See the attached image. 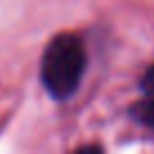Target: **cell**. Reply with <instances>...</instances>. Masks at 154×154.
I'll use <instances>...</instances> for the list:
<instances>
[{
    "label": "cell",
    "mask_w": 154,
    "mask_h": 154,
    "mask_svg": "<svg viewBox=\"0 0 154 154\" xmlns=\"http://www.w3.org/2000/svg\"><path fill=\"white\" fill-rule=\"evenodd\" d=\"M131 113H134V118L138 122H143V125H147V127L154 129V97H152V100L138 102V104L131 109Z\"/></svg>",
    "instance_id": "7a4b0ae2"
},
{
    "label": "cell",
    "mask_w": 154,
    "mask_h": 154,
    "mask_svg": "<svg viewBox=\"0 0 154 154\" xmlns=\"http://www.w3.org/2000/svg\"><path fill=\"white\" fill-rule=\"evenodd\" d=\"M140 86H143L145 93H149V95H154V63L145 70L143 79H140Z\"/></svg>",
    "instance_id": "3957f363"
},
{
    "label": "cell",
    "mask_w": 154,
    "mask_h": 154,
    "mask_svg": "<svg viewBox=\"0 0 154 154\" xmlns=\"http://www.w3.org/2000/svg\"><path fill=\"white\" fill-rule=\"evenodd\" d=\"M86 70V52L75 34H57L41 57V82L54 100H68L79 88Z\"/></svg>",
    "instance_id": "6da1fadb"
}]
</instances>
